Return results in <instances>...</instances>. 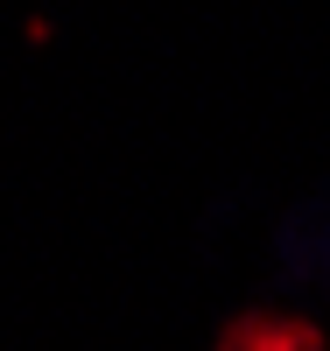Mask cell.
Listing matches in <instances>:
<instances>
[{"label": "cell", "instance_id": "obj_1", "mask_svg": "<svg viewBox=\"0 0 330 351\" xmlns=\"http://www.w3.org/2000/svg\"><path fill=\"white\" fill-rule=\"evenodd\" d=\"M218 351H323V330L309 316H288V309H246L225 324Z\"/></svg>", "mask_w": 330, "mask_h": 351}]
</instances>
